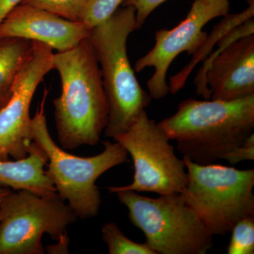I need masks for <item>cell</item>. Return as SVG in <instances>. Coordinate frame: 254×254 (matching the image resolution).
<instances>
[{"label": "cell", "instance_id": "30bf717a", "mask_svg": "<svg viewBox=\"0 0 254 254\" xmlns=\"http://www.w3.org/2000/svg\"><path fill=\"white\" fill-rule=\"evenodd\" d=\"M230 9V0H193L187 17L176 27L155 33L154 46L137 60L134 66L137 72L154 68L153 76L147 82L152 99H163L170 92L167 74L175 58L185 52L196 55L208 37L203 27L214 18L229 14Z\"/></svg>", "mask_w": 254, "mask_h": 254}, {"label": "cell", "instance_id": "8992f818", "mask_svg": "<svg viewBox=\"0 0 254 254\" xmlns=\"http://www.w3.org/2000/svg\"><path fill=\"white\" fill-rule=\"evenodd\" d=\"M182 159L187 182L181 194L213 236L226 235L241 219L254 215V169L200 165Z\"/></svg>", "mask_w": 254, "mask_h": 254}, {"label": "cell", "instance_id": "5b68a950", "mask_svg": "<svg viewBox=\"0 0 254 254\" xmlns=\"http://www.w3.org/2000/svg\"><path fill=\"white\" fill-rule=\"evenodd\" d=\"M119 200L128 210L132 225L144 234L156 254H205L213 235L181 193L150 198L133 190H118Z\"/></svg>", "mask_w": 254, "mask_h": 254}, {"label": "cell", "instance_id": "8fae6325", "mask_svg": "<svg viewBox=\"0 0 254 254\" xmlns=\"http://www.w3.org/2000/svg\"><path fill=\"white\" fill-rule=\"evenodd\" d=\"M31 42V51L18 71L12 95L0 110V160L28 156L33 142L32 100L40 83L53 69V49L41 42Z\"/></svg>", "mask_w": 254, "mask_h": 254}, {"label": "cell", "instance_id": "4fadbf2b", "mask_svg": "<svg viewBox=\"0 0 254 254\" xmlns=\"http://www.w3.org/2000/svg\"><path fill=\"white\" fill-rule=\"evenodd\" d=\"M48 161L44 150L33 142L26 158L14 161L0 160V185L41 195L56 194L54 184L44 170Z\"/></svg>", "mask_w": 254, "mask_h": 254}, {"label": "cell", "instance_id": "7a4b0ae2", "mask_svg": "<svg viewBox=\"0 0 254 254\" xmlns=\"http://www.w3.org/2000/svg\"><path fill=\"white\" fill-rule=\"evenodd\" d=\"M158 125L183 156L200 165L215 163L254 133V95L235 100H184Z\"/></svg>", "mask_w": 254, "mask_h": 254}, {"label": "cell", "instance_id": "7c38bea8", "mask_svg": "<svg viewBox=\"0 0 254 254\" xmlns=\"http://www.w3.org/2000/svg\"><path fill=\"white\" fill-rule=\"evenodd\" d=\"M90 30L45 10L19 4L0 23V40L21 38L41 42L58 52L66 51L88 38Z\"/></svg>", "mask_w": 254, "mask_h": 254}, {"label": "cell", "instance_id": "2e32d148", "mask_svg": "<svg viewBox=\"0 0 254 254\" xmlns=\"http://www.w3.org/2000/svg\"><path fill=\"white\" fill-rule=\"evenodd\" d=\"M102 237L110 254H156L146 243H136L125 236L115 222L105 224Z\"/></svg>", "mask_w": 254, "mask_h": 254}, {"label": "cell", "instance_id": "9a60e30c", "mask_svg": "<svg viewBox=\"0 0 254 254\" xmlns=\"http://www.w3.org/2000/svg\"><path fill=\"white\" fill-rule=\"evenodd\" d=\"M254 5H250L249 7L238 14H227L224 16L223 19L220 21L218 26H215L213 33L210 36L207 37L205 44L202 47L200 51L193 56V59L190 64L184 68L180 72L170 78V92L173 94H176L182 88H184L187 78L193 67L196 65L198 62L200 60H205L209 53V50L213 48L217 44L219 40L222 38L227 32L230 31L232 28L245 22L251 18H254Z\"/></svg>", "mask_w": 254, "mask_h": 254}, {"label": "cell", "instance_id": "cb8c5ba5", "mask_svg": "<svg viewBox=\"0 0 254 254\" xmlns=\"http://www.w3.org/2000/svg\"><path fill=\"white\" fill-rule=\"evenodd\" d=\"M247 1L248 2L249 5L254 4V0H247Z\"/></svg>", "mask_w": 254, "mask_h": 254}, {"label": "cell", "instance_id": "d6986e66", "mask_svg": "<svg viewBox=\"0 0 254 254\" xmlns=\"http://www.w3.org/2000/svg\"><path fill=\"white\" fill-rule=\"evenodd\" d=\"M125 0H88L81 22L91 30L111 17Z\"/></svg>", "mask_w": 254, "mask_h": 254}, {"label": "cell", "instance_id": "603a6c76", "mask_svg": "<svg viewBox=\"0 0 254 254\" xmlns=\"http://www.w3.org/2000/svg\"><path fill=\"white\" fill-rule=\"evenodd\" d=\"M10 191H11V190H10L9 187L0 185V210H1V204H2L3 200H4L5 197L9 194Z\"/></svg>", "mask_w": 254, "mask_h": 254}, {"label": "cell", "instance_id": "7402d4cb", "mask_svg": "<svg viewBox=\"0 0 254 254\" xmlns=\"http://www.w3.org/2000/svg\"><path fill=\"white\" fill-rule=\"evenodd\" d=\"M22 0H0V23L14 8L21 4Z\"/></svg>", "mask_w": 254, "mask_h": 254}, {"label": "cell", "instance_id": "44dd1931", "mask_svg": "<svg viewBox=\"0 0 254 254\" xmlns=\"http://www.w3.org/2000/svg\"><path fill=\"white\" fill-rule=\"evenodd\" d=\"M230 165H236L241 162L254 160V133L251 135L243 143L232 149L224 156Z\"/></svg>", "mask_w": 254, "mask_h": 254}, {"label": "cell", "instance_id": "277c9868", "mask_svg": "<svg viewBox=\"0 0 254 254\" xmlns=\"http://www.w3.org/2000/svg\"><path fill=\"white\" fill-rule=\"evenodd\" d=\"M43 98L32 118L33 141L44 150L49 163L47 175L51 179L58 194L72 209L77 218H94L99 213L101 198L98 179L110 169L126 163L128 153L118 142L105 141L104 150L95 156H76L60 148L50 136Z\"/></svg>", "mask_w": 254, "mask_h": 254}, {"label": "cell", "instance_id": "ffe728a7", "mask_svg": "<svg viewBox=\"0 0 254 254\" xmlns=\"http://www.w3.org/2000/svg\"><path fill=\"white\" fill-rule=\"evenodd\" d=\"M168 0H125L123 6H132L136 11V30H139L148 16L160 5Z\"/></svg>", "mask_w": 254, "mask_h": 254}, {"label": "cell", "instance_id": "5bb4252c", "mask_svg": "<svg viewBox=\"0 0 254 254\" xmlns=\"http://www.w3.org/2000/svg\"><path fill=\"white\" fill-rule=\"evenodd\" d=\"M31 48L32 42L28 40H0V110L11 98L18 71Z\"/></svg>", "mask_w": 254, "mask_h": 254}, {"label": "cell", "instance_id": "ac0fdd59", "mask_svg": "<svg viewBox=\"0 0 254 254\" xmlns=\"http://www.w3.org/2000/svg\"><path fill=\"white\" fill-rule=\"evenodd\" d=\"M228 254H254V215L241 219L232 229Z\"/></svg>", "mask_w": 254, "mask_h": 254}, {"label": "cell", "instance_id": "e0dca14e", "mask_svg": "<svg viewBox=\"0 0 254 254\" xmlns=\"http://www.w3.org/2000/svg\"><path fill=\"white\" fill-rule=\"evenodd\" d=\"M88 0H22L27 4L57 15L68 21H81Z\"/></svg>", "mask_w": 254, "mask_h": 254}, {"label": "cell", "instance_id": "6da1fadb", "mask_svg": "<svg viewBox=\"0 0 254 254\" xmlns=\"http://www.w3.org/2000/svg\"><path fill=\"white\" fill-rule=\"evenodd\" d=\"M61 94L54 100L57 133L62 148L95 145L108 124V105L99 64L88 38L53 55Z\"/></svg>", "mask_w": 254, "mask_h": 254}, {"label": "cell", "instance_id": "9c48e42d", "mask_svg": "<svg viewBox=\"0 0 254 254\" xmlns=\"http://www.w3.org/2000/svg\"><path fill=\"white\" fill-rule=\"evenodd\" d=\"M254 20L227 32L195 79L205 99L235 100L254 95Z\"/></svg>", "mask_w": 254, "mask_h": 254}, {"label": "cell", "instance_id": "52a82bcc", "mask_svg": "<svg viewBox=\"0 0 254 254\" xmlns=\"http://www.w3.org/2000/svg\"><path fill=\"white\" fill-rule=\"evenodd\" d=\"M77 216L58 193L10 191L0 210V254H43L45 233L68 247L66 229Z\"/></svg>", "mask_w": 254, "mask_h": 254}, {"label": "cell", "instance_id": "3957f363", "mask_svg": "<svg viewBox=\"0 0 254 254\" xmlns=\"http://www.w3.org/2000/svg\"><path fill=\"white\" fill-rule=\"evenodd\" d=\"M135 23L134 8L123 6L90 30L88 36L99 64L108 101L105 136L113 139L130 128L152 99L138 83L127 53V41L136 31Z\"/></svg>", "mask_w": 254, "mask_h": 254}, {"label": "cell", "instance_id": "ba28073f", "mask_svg": "<svg viewBox=\"0 0 254 254\" xmlns=\"http://www.w3.org/2000/svg\"><path fill=\"white\" fill-rule=\"evenodd\" d=\"M114 140L131 155L134 175L130 185L108 187L110 193L127 190L170 195L183 191L187 182L185 161L177 156L168 135L148 118L145 110L127 131Z\"/></svg>", "mask_w": 254, "mask_h": 254}]
</instances>
